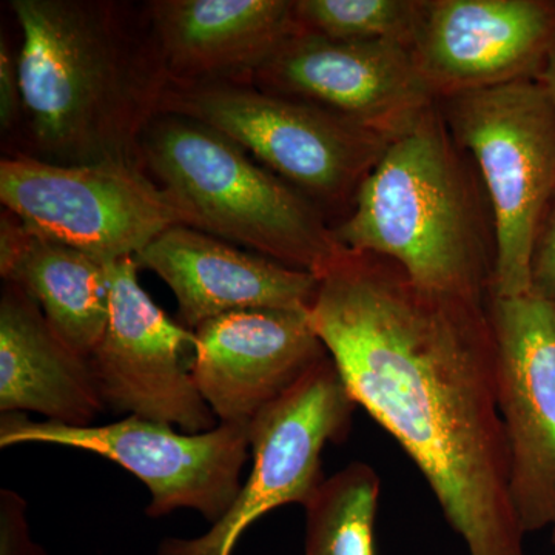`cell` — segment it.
Instances as JSON below:
<instances>
[{
  "mask_svg": "<svg viewBox=\"0 0 555 555\" xmlns=\"http://www.w3.org/2000/svg\"><path fill=\"white\" fill-rule=\"evenodd\" d=\"M160 113L198 120L232 139L332 218V228L350 214L392 142L312 102L248 83L167 86Z\"/></svg>",
  "mask_w": 555,
  "mask_h": 555,
  "instance_id": "5",
  "label": "cell"
},
{
  "mask_svg": "<svg viewBox=\"0 0 555 555\" xmlns=\"http://www.w3.org/2000/svg\"><path fill=\"white\" fill-rule=\"evenodd\" d=\"M173 292L178 315L195 332L207 321L243 310H309L318 278L178 224L137 257Z\"/></svg>",
  "mask_w": 555,
  "mask_h": 555,
  "instance_id": "15",
  "label": "cell"
},
{
  "mask_svg": "<svg viewBox=\"0 0 555 555\" xmlns=\"http://www.w3.org/2000/svg\"><path fill=\"white\" fill-rule=\"evenodd\" d=\"M250 423H219L188 434L141 416L102 426H68L31 420L21 412L0 415V448L53 444L100 455L147 486L152 518L193 509L217 524L235 503L248 459Z\"/></svg>",
  "mask_w": 555,
  "mask_h": 555,
  "instance_id": "7",
  "label": "cell"
},
{
  "mask_svg": "<svg viewBox=\"0 0 555 555\" xmlns=\"http://www.w3.org/2000/svg\"><path fill=\"white\" fill-rule=\"evenodd\" d=\"M0 555H47L33 539L27 502L13 489L0 491Z\"/></svg>",
  "mask_w": 555,
  "mask_h": 555,
  "instance_id": "21",
  "label": "cell"
},
{
  "mask_svg": "<svg viewBox=\"0 0 555 555\" xmlns=\"http://www.w3.org/2000/svg\"><path fill=\"white\" fill-rule=\"evenodd\" d=\"M0 275L38 302L50 326L73 350L91 356L108 321L107 264L3 211Z\"/></svg>",
  "mask_w": 555,
  "mask_h": 555,
  "instance_id": "18",
  "label": "cell"
},
{
  "mask_svg": "<svg viewBox=\"0 0 555 555\" xmlns=\"http://www.w3.org/2000/svg\"><path fill=\"white\" fill-rule=\"evenodd\" d=\"M138 160L189 228L317 278L346 250L312 201L198 120L160 113Z\"/></svg>",
  "mask_w": 555,
  "mask_h": 555,
  "instance_id": "4",
  "label": "cell"
},
{
  "mask_svg": "<svg viewBox=\"0 0 555 555\" xmlns=\"http://www.w3.org/2000/svg\"><path fill=\"white\" fill-rule=\"evenodd\" d=\"M422 0H295L299 31L346 42L408 47Z\"/></svg>",
  "mask_w": 555,
  "mask_h": 555,
  "instance_id": "20",
  "label": "cell"
},
{
  "mask_svg": "<svg viewBox=\"0 0 555 555\" xmlns=\"http://www.w3.org/2000/svg\"><path fill=\"white\" fill-rule=\"evenodd\" d=\"M449 131L476 164L495 228L491 295L531 291L537 229L555 192V115L537 79L437 101Z\"/></svg>",
  "mask_w": 555,
  "mask_h": 555,
  "instance_id": "6",
  "label": "cell"
},
{
  "mask_svg": "<svg viewBox=\"0 0 555 555\" xmlns=\"http://www.w3.org/2000/svg\"><path fill=\"white\" fill-rule=\"evenodd\" d=\"M554 40L553 0H422L409 53L441 101L537 79Z\"/></svg>",
  "mask_w": 555,
  "mask_h": 555,
  "instance_id": "12",
  "label": "cell"
},
{
  "mask_svg": "<svg viewBox=\"0 0 555 555\" xmlns=\"http://www.w3.org/2000/svg\"><path fill=\"white\" fill-rule=\"evenodd\" d=\"M511 496L525 534L555 528V306L534 292L489 298Z\"/></svg>",
  "mask_w": 555,
  "mask_h": 555,
  "instance_id": "11",
  "label": "cell"
},
{
  "mask_svg": "<svg viewBox=\"0 0 555 555\" xmlns=\"http://www.w3.org/2000/svg\"><path fill=\"white\" fill-rule=\"evenodd\" d=\"M22 115V94L17 51L11 49L9 40L2 33L0 43V129L3 142H9L16 134Z\"/></svg>",
  "mask_w": 555,
  "mask_h": 555,
  "instance_id": "23",
  "label": "cell"
},
{
  "mask_svg": "<svg viewBox=\"0 0 555 555\" xmlns=\"http://www.w3.org/2000/svg\"><path fill=\"white\" fill-rule=\"evenodd\" d=\"M378 499L379 477L366 463L324 478L305 506V555H375Z\"/></svg>",
  "mask_w": 555,
  "mask_h": 555,
  "instance_id": "19",
  "label": "cell"
},
{
  "mask_svg": "<svg viewBox=\"0 0 555 555\" xmlns=\"http://www.w3.org/2000/svg\"><path fill=\"white\" fill-rule=\"evenodd\" d=\"M537 80H539L543 89H545L555 115V40L553 47H551L550 53H547L545 64H543L539 76H537Z\"/></svg>",
  "mask_w": 555,
  "mask_h": 555,
  "instance_id": "24",
  "label": "cell"
},
{
  "mask_svg": "<svg viewBox=\"0 0 555 555\" xmlns=\"http://www.w3.org/2000/svg\"><path fill=\"white\" fill-rule=\"evenodd\" d=\"M312 102L396 139L436 104L408 47L346 42L299 31L247 80Z\"/></svg>",
  "mask_w": 555,
  "mask_h": 555,
  "instance_id": "13",
  "label": "cell"
},
{
  "mask_svg": "<svg viewBox=\"0 0 555 555\" xmlns=\"http://www.w3.org/2000/svg\"><path fill=\"white\" fill-rule=\"evenodd\" d=\"M0 297V414L33 412L86 427L105 411L89 358L50 326L38 302L3 281Z\"/></svg>",
  "mask_w": 555,
  "mask_h": 555,
  "instance_id": "17",
  "label": "cell"
},
{
  "mask_svg": "<svg viewBox=\"0 0 555 555\" xmlns=\"http://www.w3.org/2000/svg\"><path fill=\"white\" fill-rule=\"evenodd\" d=\"M169 86L246 83L298 35L295 0L144 2Z\"/></svg>",
  "mask_w": 555,
  "mask_h": 555,
  "instance_id": "16",
  "label": "cell"
},
{
  "mask_svg": "<svg viewBox=\"0 0 555 555\" xmlns=\"http://www.w3.org/2000/svg\"><path fill=\"white\" fill-rule=\"evenodd\" d=\"M0 201L28 228L104 264L134 258L160 233L184 224L169 196L138 163L56 166L5 155Z\"/></svg>",
  "mask_w": 555,
  "mask_h": 555,
  "instance_id": "8",
  "label": "cell"
},
{
  "mask_svg": "<svg viewBox=\"0 0 555 555\" xmlns=\"http://www.w3.org/2000/svg\"><path fill=\"white\" fill-rule=\"evenodd\" d=\"M133 257L107 262L108 321L89 357L105 409L199 434L219 425L195 378L196 334L171 320L138 281Z\"/></svg>",
  "mask_w": 555,
  "mask_h": 555,
  "instance_id": "10",
  "label": "cell"
},
{
  "mask_svg": "<svg viewBox=\"0 0 555 555\" xmlns=\"http://www.w3.org/2000/svg\"><path fill=\"white\" fill-rule=\"evenodd\" d=\"M551 539H553V543L555 545V528H553V535H551Z\"/></svg>",
  "mask_w": 555,
  "mask_h": 555,
  "instance_id": "25",
  "label": "cell"
},
{
  "mask_svg": "<svg viewBox=\"0 0 555 555\" xmlns=\"http://www.w3.org/2000/svg\"><path fill=\"white\" fill-rule=\"evenodd\" d=\"M357 408L327 356L250 420L254 467L225 516L203 535L164 539L158 555H233L259 518L276 507L308 505L324 480L323 449L346 440Z\"/></svg>",
  "mask_w": 555,
  "mask_h": 555,
  "instance_id": "9",
  "label": "cell"
},
{
  "mask_svg": "<svg viewBox=\"0 0 555 555\" xmlns=\"http://www.w3.org/2000/svg\"><path fill=\"white\" fill-rule=\"evenodd\" d=\"M334 233L347 250L392 259L422 286L473 301L491 298V204L437 102L392 139Z\"/></svg>",
  "mask_w": 555,
  "mask_h": 555,
  "instance_id": "3",
  "label": "cell"
},
{
  "mask_svg": "<svg viewBox=\"0 0 555 555\" xmlns=\"http://www.w3.org/2000/svg\"><path fill=\"white\" fill-rule=\"evenodd\" d=\"M488 305L346 248L318 278L308 318L353 401L411 456L467 553L525 555Z\"/></svg>",
  "mask_w": 555,
  "mask_h": 555,
  "instance_id": "1",
  "label": "cell"
},
{
  "mask_svg": "<svg viewBox=\"0 0 555 555\" xmlns=\"http://www.w3.org/2000/svg\"><path fill=\"white\" fill-rule=\"evenodd\" d=\"M22 115L7 155L56 166L138 163L169 86L144 3L11 0Z\"/></svg>",
  "mask_w": 555,
  "mask_h": 555,
  "instance_id": "2",
  "label": "cell"
},
{
  "mask_svg": "<svg viewBox=\"0 0 555 555\" xmlns=\"http://www.w3.org/2000/svg\"><path fill=\"white\" fill-rule=\"evenodd\" d=\"M195 334L193 378L219 423H250L328 356L308 310H243Z\"/></svg>",
  "mask_w": 555,
  "mask_h": 555,
  "instance_id": "14",
  "label": "cell"
},
{
  "mask_svg": "<svg viewBox=\"0 0 555 555\" xmlns=\"http://www.w3.org/2000/svg\"><path fill=\"white\" fill-rule=\"evenodd\" d=\"M531 291L555 306V192L535 233L531 255Z\"/></svg>",
  "mask_w": 555,
  "mask_h": 555,
  "instance_id": "22",
  "label": "cell"
}]
</instances>
